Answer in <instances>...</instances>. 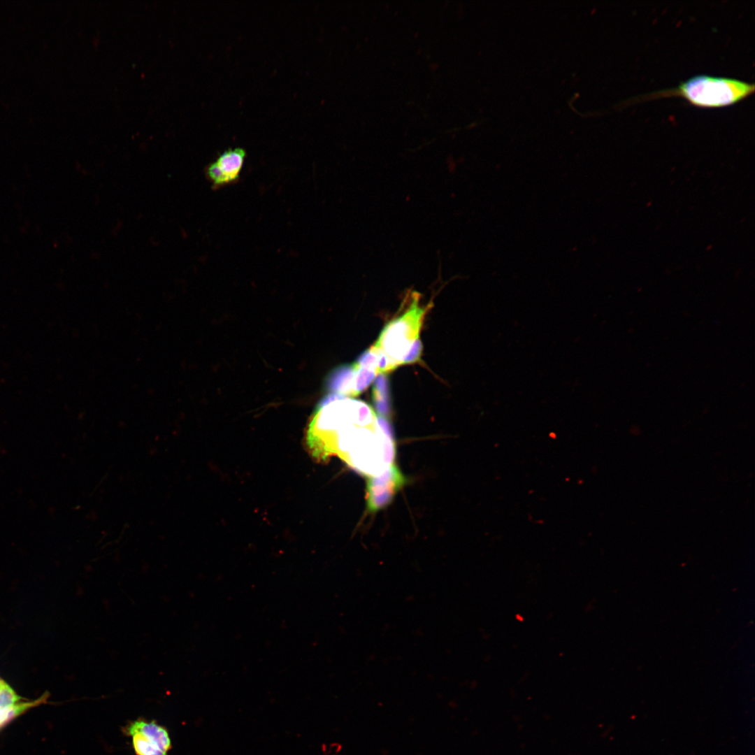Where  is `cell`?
<instances>
[{
    "instance_id": "obj_1",
    "label": "cell",
    "mask_w": 755,
    "mask_h": 755,
    "mask_svg": "<svg viewBox=\"0 0 755 755\" xmlns=\"http://www.w3.org/2000/svg\"><path fill=\"white\" fill-rule=\"evenodd\" d=\"M312 456L324 461L337 455L352 469L368 477L393 464L396 445L387 419L364 401L336 394L316 409L307 433Z\"/></svg>"
},
{
    "instance_id": "obj_2",
    "label": "cell",
    "mask_w": 755,
    "mask_h": 755,
    "mask_svg": "<svg viewBox=\"0 0 755 755\" xmlns=\"http://www.w3.org/2000/svg\"><path fill=\"white\" fill-rule=\"evenodd\" d=\"M754 91L753 83L733 78L698 75L680 83L674 89L655 94L681 96L698 107L717 108L737 103Z\"/></svg>"
},
{
    "instance_id": "obj_3",
    "label": "cell",
    "mask_w": 755,
    "mask_h": 755,
    "mask_svg": "<svg viewBox=\"0 0 755 755\" xmlns=\"http://www.w3.org/2000/svg\"><path fill=\"white\" fill-rule=\"evenodd\" d=\"M407 308L388 322L372 345L385 354L398 367L412 345L419 340V332L428 306L419 305V296L414 292Z\"/></svg>"
},
{
    "instance_id": "obj_4",
    "label": "cell",
    "mask_w": 755,
    "mask_h": 755,
    "mask_svg": "<svg viewBox=\"0 0 755 755\" xmlns=\"http://www.w3.org/2000/svg\"><path fill=\"white\" fill-rule=\"evenodd\" d=\"M124 733L131 737L136 755H168L171 749L167 729L155 721L139 718L128 723Z\"/></svg>"
},
{
    "instance_id": "obj_5",
    "label": "cell",
    "mask_w": 755,
    "mask_h": 755,
    "mask_svg": "<svg viewBox=\"0 0 755 755\" xmlns=\"http://www.w3.org/2000/svg\"><path fill=\"white\" fill-rule=\"evenodd\" d=\"M405 482L403 475L394 464L380 475L368 477L366 502L368 510L376 512L387 506Z\"/></svg>"
},
{
    "instance_id": "obj_6",
    "label": "cell",
    "mask_w": 755,
    "mask_h": 755,
    "mask_svg": "<svg viewBox=\"0 0 755 755\" xmlns=\"http://www.w3.org/2000/svg\"><path fill=\"white\" fill-rule=\"evenodd\" d=\"M246 152L241 148L228 149L207 168V176L216 187L229 185L239 179Z\"/></svg>"
},
{
    "instance_id": "obj_7",
    "label": "cell",
    "mask_w": 755,
    "mask_h": 755,
    "mask_svg": "<svg viewBox=\"0 0 755 755\" xmlns=\"http://www.w3.org/2000/svg\"><path fill=\"white\" fill-rule=\"evenodd\" d=\"M373 400L380 416L387 419L390 415L391 408L389 384L385 374H380L375 381L373 388Z\"/></svg>"
},
{
    "instance_id": "obj_8",
    "label": "cell",
    "mask_w": 755,
    "mask_h": 755,
    "mask_svg": "<svg viewBox=\"0 0 755 755\" xmlns=\"http://www.w3.org/2000/svg\"><path fill=\"white\" fill-rule=\"evenodd\" d=\"M422 350V342L419 340L415 342L409 351L407 356L405 357L403 364H413L419 360Z\"/></svg>"
},
{
    "instance_id": "obj_9",
    "label": "cell",
    "mask_w": 755,
    "mask_h": 755,
    "mask_svg": "<svg viewBox=\"0 0 755 755\" xmlns=\"http://www.w3.org/2000/svg\"><path fill=\"white\" fill-rule=\"evenodd\" d=\"M6 682L0 677V690Z\"/></svg>"
}]
</instances>
